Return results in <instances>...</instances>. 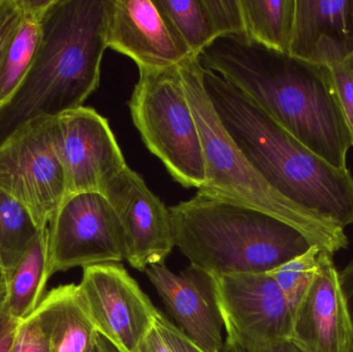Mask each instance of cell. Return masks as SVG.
<instances>
[{"mask_svg":"<svg viewBox=\"0 0 353 352\" xmlns=\"http://www.w3.org/2000/svg\"><path fill=\"white\" fill-rule=\"evenodd\" d=\"M0 266H1V260H0ZM2 267V266H1Z\"/></svg>","mask_w":353,"mask_h":352,"instance_id":"36","label":"cell"},{"mask_svg":"<svg viewBox=\"0 0 353 352\" xmlns=\"http://www.w3.org/2000/svg\"><path fill=\"white\" fill-rule=\"evenodd\" d=\"M169 210L175 246L213 277L270 273L312 246L276 217L201 192Z\"/></svg>","mask_w":353,"mask_h":352,"instance_id":"4","label":"cell"},{"mask_svg":"<svg viewBox=\"0 0 353 352\" xmlns=\"http://www.w3.org/2000/svg\"><path fill=\"white\" fill-rule=\"evenodd\" d=\"M323 39L353 51V0H296L290 55L311 62Z\"/></svg>","mask_w":353,"mask_h":352,"instance_id":"17","label":"cell"},{"mask_svg":"<svg viewBox=\"0 0 353 352\" xmlns=\"http://www.w3.org/2000/svg\"><path fill=\"white\" fill-rule=\"evenodd\" d=\"M157 326L174 352H205L161 312L157 315Z\"/></svg>","mask_w":353,"mask_h":352,"instance_id":"28","label":"cell"},{"mask_svg":"<svg viewBox=\"0 0 353 352\" xmlns=\"http://www.w3.org/2000/svg\"><path fill=\"white\" fill-rule=\"evenodd\" d=\"M339 278L346 304H347L348 313H350V320H352L353 331V260L343 270L340 271ZM352 352H353V344Z\"/></svg>","mask_w":353,"mask_h":352,"instance_id":"31","label":"cell"},{"mask_svg":"<svg viewBox=\"0 0 353 352\" xmlns=\"http://www.w3.org/2000/svg\"><path fill=\"white\" fill-rule=\"evenodd\" d=\"M245 37L268 49L290 54L296 0H240Z\"/></svg>","mask_w":353,"mask_h":352,"instance_id":"20","label":"cell"},{"mask_svg":"<svg viewBox=\"0 0 353 352\" xmlns=\"http://www.w3.org/2000/svg\"><path fill=\"white\" fill-rule=\"evenodd\" d=\"M217 37L245 35L240 0H203Z\"/></svg>","mask_w":353,"mask_h":352,"instance_id":"25","label":"cell"},{"mask_svg":"<svg viewBox=\"0 0 353 352\" xmlns=\"http://www.w3.org/2000/svg\"><path fill=\"white\" fill-rule=\"evenodd\" d=\"M21 18L0 61V109L18 90L34 60L43 31V17L52 0H19Z\"/></svg>","mask_w":353,"mask_h":352,"instance_id":"18","label":"cell"},{"mask_svg":"<svg viewBox=\"0 0 353 352\" xmlns=\"http://www.w3.org/2000/svg\"><path fill=\"white\" fill-rule=\"evenodd\" d=\"M139 70L128 103L134 126L176 182L199 189L205 182L203 147L179 66Z\"/></svg>","mask_w":353,"mask_h":352,"instance_id":"6","label":"cell"},{"mask_svg":"<svg viewBox=\"0 0 353 352\" xmlns=\"http://www.w3.org/2000/svg\"><path fill=\"white\" fill-rule=\"evenodd\" d=\"M0 281L8 282V274H6V270L1 266H0Z\"/></svg>","mask_w":353,"mask_h":352,"instance_id":"35","label":"cell"},{"mask_svg":"<svg viewBox=\"0 0 353 352\" xmlns=\"http://www.w3.org/2000/svg\"><path fill=\"white\" fill-rule=\"evenodd\" d=\"M49 229H41L6 282L3 304L6 311L17 320H23L35 311L43 299L48 272Z\"/></svg>","mask_w":353,"mask_h":352,"instance_id":"19","label":"cell"},{"mask_svg":"<svg viewBox=\"0 0 353 352\" xmlns=\"http://www.w3.org/2000/svg\"><path fill=\"white\" fill-rule=\"evenodd\" d=\"M78 287L99 334L120 352H139L159 311L125 268L87 267Z\"/></svg>","mask_w":353,"mask_h":352,"instance_id":"11","label":"cell"},{"mask_svg":"<svg viewBox=\"0 0 353 352\" xmlns=\"http://www.w3.org/2000/svg\"><path fill=\"white\" fill-rule=\"evenodd\" d=\"M110 6L111 0H52L34 60L0 109V145L31 120L83 107L99 88Z\"/></svg>","mask_w":353,"mask_h":352,"instance_id":"3","label":"cell"},{"mask_svg":"<svg viewBox=\"0 0 353 352\" xmlns=\"http://www.w3.org/2000/svg\"><path fill=\"white\" fill-rule=\"evenodd\" d=\"M224 352H300L296 346L292 344L290 341L288 342L280 343V344L274 345V346L268 347V349H253V351H248V349H243L242 346L234 342L232 339L226 338L225 343H224Z\"/></svg>","mask_w":353,"mask_h":352,"instance_id":"32","label":"cell"},{"mask_svg":"<svg viewBox=\"0 0 353 352\" xmlns=\"http://www.w3.org/2000/svg\"><path fill=\"white\" fill-rule=\"evenodd\" d=\"M321 251L317 246H311L310 249L302 256L269 273L279 285L292 314L314 277Z\"/></svg>","mask_w":353,"mask_h":352,"instance_id":"24","label":"cell"},{"mask_svg":"<svg viewBox=\"0 0 353 352\" xmlns=\"http://www.w3.org/2000/svg\"><path fill=\"white\" fill-rule=\"evenodd\" d=\"M48 272L124 260L121 223L108 198L81 192L64 198L49 223Z\"/></svg>","mask_w":353,"mask_h":352,"instance_id":"8","label":"cell"},{"mask_svg":"<svg viewBox=\"0 0 353 352\" xmlns=\"http://www.w3.org/2000/svg\"><path fill=\"white\" fill-rule=\"evenodd\" d=\"M222 125L255 171L294 204L345 229L353 225V176L307 148L240 89L201 66Z\"/></svg>","mask_w":353,"mask_h":352,"instance_id":"2","label":"cell"},{"mask_svg":"<svg viewBox=\"0 0 353 352\" xmlns=\"http://www.w3.org/2000/svg\"><path fill=\"white\" fill-rule=\"evenodd\" d=\"M290 342L300 352H352L353 331L333 256L321 251L314 277L292 314Z\"/></svg>","mask_w":353,"mask_h":352,"instance_id":"14","label":"cell"},{"mask_svg":"<svg viewBox=\"0 0 353 352\" xmlns=\"http://www.w3.org/2000/svg\"><path fill=\"white\" fill-rule=\"evenodd\" d=\"M3 300L0 301V352H12L14 335L20 320H14L8 313Z\"/></svg>","mask_w":353,"mask_h":352,"instance_id":"29","label":"cell"},{"mask_svg":"<svg viewBox=\"0 0 353 352\" xmlns=\"http://www.w3.org/2000/svg\"><path fill=\"white\" fill-rule=\"evenodd\" d=\"M39 231L25 207L0 189V260L8 279Z\"/></svg>","mask_w":353,"mask_h":352,"instance_id":"21","label":"cell"},{"mask_svg":"<svg viewBox=\"0 0 353 352\" xmlns=\"http://www.w3.org/2000/svg\"><path fill=\"white\" fill-rule=\"evenodd\" d=\"M199 59L315 154L348 169L352 136L325 66L268 49L245 35L217 37Z\"/></svg>","mask_w":353,"mask_h":352,"instance_id":"1","label":"cell"},{"mask_svg":"<svg viewBox=\"0 0 353 352\" xmlns=\"http://www.w3.org/2000/svg\"><path fill=\"white\" fill-rule=\"evenodd\" d=\"M312 63L329 70L332 85L352 136L353 147V51L332 39H323L317 43Z\"/></svg>","mask_w":353,"mask_h":352,"instance_id":"22","label":"cell"},{"mask_svg":"<svg viewBox=\"0 0 353 352\" xmlns=\"http://www.w3.org/2000/svg\"><path fill=\"white\" fill-rule=\"evenodd\" d=\"M193 55L199 56L216 39L203 0H159Z\"/></svg>","mask_w":353,"mask_h":352,"instance_id":"23","label":"cell"},{"mask_svg":"<svg viewBox=\"0 0 353 352\" xmlns=\"http://www.w3.org/2000/svg\"><path fill=\"white\" fill-rule=\"evenodd\" d=\"M34 313L49 337L51 352H91L94 349L99 332L78 285L51 289Z\"/></svg>","mask_w":353,"mask_h":352,"instance_id":"16","label":"cell"},{"mask_svg":"<svg viewBox=\"0 0 353 352\" xmlns=\"http://www.w3.org/2000/svg\"><path fill=\"white\" fill-rule=\"evenodd\" d=\"M49 122L31 120L0 145V189L25 207L39 231L49 227L68 196Z\"/></svg>","mask_w":353,"mask_h":352,"instance_id":"7","label":"cell"},{"mask_svg":"<svg viewBox=\"0 0 353 352\" xmlns=\"http://www.w3.org/2000/svg\"><path fill=\"white\" fill-rule=\"evenodd\" d=\"M6 293V282H2L0 281V301L4 299Z\"/></svg>","mask_w":353,"mask_h":352,"instance_id":"34","label":"cell"},{"mask_svg":"<svg viewBox=\"0 0 353 352\" xmlns=\"http://www.w3.org/2000/svg\"><path fill=\"white\" fill-rule=\"evenodd\" d=\"M49 132L63 169L68 196L103 194L108 184L128 167L109 121L91 107L50 118Z\"/></svg>","mask_w":353,"mask_h":352,"instance_id":"9","label":"cell"},{"mask_svg":"<svg viewBox=\"0 0 353 352\" xmlns=\"http://www.w3.org/2000/svg\"><path fill=\"white\" fill-rule=\"evenodd\" d=\"M139 352H174V351L157 328L155 322L154 328L145 339Z\"/></svg>","mask_w":353,"mask_h":352,"instance_id":"30","label":"cell"},{"mask_svg":"<svg viewBox=\"0 0 353 352\" xmlns=\"http://www.w3.org/2000/svg\"><path fill=\"white\" fill-rule=\"evenodd\" d=\"M91 352H120L103 335L99 334L97 337V344Z\"/></svg>","mask_w":353,"mask_h":352,"instance_id":"33","label":"cell"},{"mask_svg":"<svg viewBox=\"0 0 353 352\" xmlns=\"http://www.w3.org/2000/svg\"><path fill=\"white\" fill-rule=\"evenodd\" d=\"M19 0H0V61L21 18Z\"/></svg>","mask_w":353,"mask_h":352,"instance_id":"27","label":"cell"},{"mask_svg":"<svg viewBox=\"0 0 353 352\" xmlns=\"http://www.w3.org/2000/svg\"><path fill=\"white\" fill-rule=\"evenodd\" d=\"M103 196L121 223L124 260L144 272L148 267L165 265L175 247L171 214L143 178L128 165L108 184Z\"/></svg>","mask_w":353,"mask_h":352,"instance_id":"12","label":"cell"},{"mask_svg":"<svg viewBox=\"0 0 353 352\" xmlns=\"http://www.w3.org/2000/svg\"><path fill=\"white\" fill-rule=\"evenodd\" d=\"M199 56L179 66L185 93L196 121L205 161L201 194L257 209L300 231L321 251L334 256L348 247L343 227L294 204L274 189L252 167L222 125L205 92Z\"/></svg>","mask_w":353,"mask_h":352,"instance_id":"5","label":"cell"},{"mask_svg":"<svg viewBox=\"0 0 353 352\" xmlns=\"http://www.w3.org/2000/svg\"><path fill=\"white\" fill-rule=\"evenodd\" d=\"M181 331L205 352H223V320L211 275L193 266L175 274L165 265L145 270Z\"/></svg>","mask_w":353,"mask_h":352,"instance_id":"15","label":"cell"},{"mask_svg":"<svg viewBox=\"0 0 353 352\" xmlns=\"http://www.w3.org/2000/svg\"><path fill=\"white\" fill-rule=\"evenodd\" d=\"M12 352H51L49 337L34 312L19 322Z\"/></svg>","mask_w":353,"mask_h":352,"instance_id":"26","label":"cell"},{"mask_svg":"<svg viewBox=\"0 0 353 352\" xmlns=\"http://www.w3.org/2000/svg\"><path fill=\"white\" fill-rule=\"evenodd\" d=\"M107 43L139 70L176 68L195 57L159 0H111Z\"/></svg>","mask_w":353,"mask_h":352,"instance_id":"13","label":"cell"},{"mask_svg":"<svg viewBox=\"0 0 353 352\" xmlns=\"http://www.w3.org/2000/svg\"><path fill=\"white\" fill-rule=\"evenodd\" d=\"M213 279L226 338L248 351L290 341L292 311L269 273Z\"/></svg>","mask_w":353,"mask_h":352,"instance_id":"10","label":"cell"}]
</instances>
